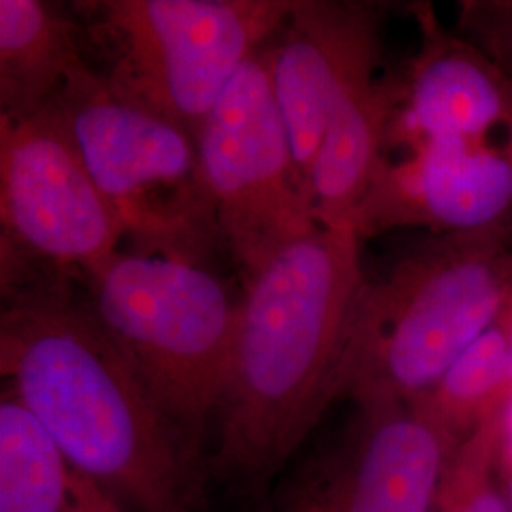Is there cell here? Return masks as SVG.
Returning a JSON list of instances; mask_svg holds the SVG:
<instances>
[{"instance_id":"6da1fadb","label":"cell","mask_w":512,"mask_h":512,"mask_svg":"<svg viewBox=\"0 0 512 512\" xmlns=\"http://www.w3.org/2000/svg\"><path fill=\"white\" fill-rule=\"evenodd\" d=\"M74 283L48 279L2 293L0 370L8 391L101 492L137 512H186V444Z\"/></svg>"},{"instance_id":"7a4b0ae2","label":"cell","mask_w":512,"mask_h":512,"mask_svg":"<svg viewBox=\"0 0 512 512\" xmlns=\"http://www.w3.org/2000/svg\"><path fill=\"white\" fill-rule=\"evenodd\" d=\"M359 236L319 226L247 275L219 408L220 463L266 476L346 391L365 277Z\"/></svg>"},{"instance_id":"3957f363","label":"cell","mask_w":512,"mask_h":512,"mask_svg":"<svg viewBox=\"0 0 512 512\" xmlns=\"http://www.w3.org/2000/svg\"><path fill=\"white\" fill-rule=\"evenodd\" d=\"M511 296L505 236H440L421 245L382 281H365L346 391L365 410L414 406L495 325Z\"/></svg>"},{"instance_id":"277c9868","label":"cell","mask_w":512,"mask_h":512,"mask_svg":"<svg viewBox=\"0 0 512 512\" xmlns=\"http://www.w3.org/2000/svg\"><path fill=\"white\" fill-rule=\"evenodd\" d=\"M93 313L188 446L219 414L238 302L203 264L120 251L84 279Z\"/></svg>"},{"instance_id":"5b68a950","label":"cell","mask_w":512,"mask_h":512,"mask_svg":"<svg viewBox=\"0 0 512 512\" xmlns=\"http://www.w3.org/2000/svg\"><path fill=\"white\" fill-rule=\"evenodd\" d=\"M294 0L76 2L110 90L194 139L239 69L279 33Z\"/></svg>"},{"instance_id":"8992f818","label":"cell","mask_w":512,"mask_h":512,"mask_svg":"<svg viewBox=\"0 0 512 512\" xmlns=\"http://www.w3.org/2000/svg\"><path fill=\"white\" fill-rule=\"evenodd\" d=\"M52 110L131 249L203 264L224 243L196 139L112 92L88 61Z\"/></svg>"},{"instance_id":"52a82bcc","label":"cell","mask_w":512,"mask_h":512,"mask_svg":"<svg viewBox=\"0 0 512 512\" xmlns=\"http://www.w3.org/2000/svg\"><path fill=\"white\" fill-rule=\"evenodd\" d=\"M2 293L97 274L124 241L109 203L52 110L0 118Z\"/></svg>"},{"instance_id":"ba28073f","label":"cell","mask_w":512,"mask_h":512,"mask_svg":"<svg viewBox=\"0 0 512 512\" xmlns=\"http://www.w3.org/2000/svg\"><path fill=\"white\" fill-rule=\"evenodd\" d=\"M196 145L222 238L247 275L321 226L275 101L268 48L226 86Z\"/></svg>"},{"instance_id":"9c48e42d","label":"cell","mask_w":512,"mask_h":512,"mask_svg":"<svg viewBox=\"0 0 512 512\" xmlns=\"http://www.w3.org/2000/svg\"><path fill=\"white\" fill-rule=\"evenodd\" d=\"M397 226H431L442 236H507L512 226V128L450 135L385 160L355 217L368 238Z\"/></svg>"},{"instance_id":"30bf717a","label":"cell","mask_w":512,"mask_h":512,"mask_svg":"<svg viewBox=\"0 0 512 512\" xmlns=\"http://www.w3.org/2000/svg\"><path fill=\"white\" fill-rule=\"evenodd\" d=\"M382 14L374 2L294 0L268 48L275 101L306 181L330 120L376 82Z\"/></svg>"},{"instance_id":"8fae6325","label":"cell","mask_w":512,"mask_h":512,"mask_svg":"<svg viewBox=\"0 0 512 512\" xmlns=\"http://www.w3.org/2000/svg\"><path fill=\"white\" fill-rule=\"evenodd\" d=\"M421 23L425 40L420 55L403 82L393 84L387 147L512 128L511 74L465 38L444 35L433 18H421Z\"/></svg>"},{"instance_id":"7c38bea8","label":"cell","mask_w":512,"mask_h":512,"mask_svg":"<svg viewBox=\"0 0 512 512\" xmlns=\"http://www.w3.org/2000/svg\"><path fill=\"white\" fill-rule=\"evenodd\" d=\"M348 469L302 512H433L448 439L412 406L365 410Z\"/></svg>"},{"instance_id":"4fadbf2b","label":"cell","mask_w":512,"mask_h":512,"mask_svg":"<svg viewBox=\"0 0 512 512\" xmlns=\"http://www.w3.org/2000/svg\"><path fill=\"white\" fill-rule=\"evenodd\" d=\"M393 84L374 82L330 120L311 164V202L321 226L355 232V217L385 164Z\"/></svg>"},{"instance_id":"5bb4252c","label":"cell","mask_w":512,"mask_h":512,"mask_svg":"<svg viewBox=\"0 0 512 512\" xmlns=\"http://www.w3.org/2000/svg\"><path fill=\"white\" fill-rule=\"evenodd\" d=\"M86 63L80 29L55 4L0 0V118L46 109Z\"/></svg>"},{"instance_id":"9a60e30c","label":"cell","mask_w":512,"mask_h":512,"mask_svg":"<svg viewBox=\"0 0 512 512\" xmlns=\"http://www.w3.org/2000/svg\"><path fill=\"white\" fill-rule=\"evenodd\" d=\"M92 484L76 473L52 435L4 389L0 401V512H109L101 505L74 509Z\"/></svg>"},{"instance_id":"2e32d148","label":"cell","mask_w":512,"mask_h":512,"mask_svg":"<svg viewBox=\"0 0 512 512\" xmlns=\"http://www.w3.org/2000/svg\"><path fill=\"white\" fill-rule=\"evenodd\" d=\"M511 397L509 338L503 310L495 325L480 334L435 389L412 408L433 421L448 439L469 423L495 420Z\"/></svg>"},{"instance_id":"e0dca14e","label":"cell","mask_w":512,"mask_h":512,"mask_svg":"<svg viewBox=\"0 0 512 512\" xmlns=\"http://www.w3.org/2000/svg\"><path fill=\"white\" fill-rule=\"evenodd\" d=\"M459 27L467 42L512 76V0L461 2Z\"/></svg>"},{"instance_id":"ac0fdd59","label":"cell","mask_w":512,"mask_h":512,"mask_svg":"<svg viewBox=\"0 0 512 512\" xmlns=\"http://www.w3.org/2000/svg\"><path fill=\"white\" fill-rule=\"evenodd\" d=\"M439 512H512L511 503L497 494L494 490L482 488L476 494L469 495L467 499L452 501L448 507Z\"/></svg>"},{"instance_id":"d6986e66","label":"cell","mask_w":512,"mask_h":512,"mask_svg":"<svg viewBox=\"0 0 512 512\" xmlns=\"http://www.w3.org/2000/svg\"><path fill=\"white\" fill-rule=\"evenodd\" d=\"M499 433L503 435L505 450L512 461V397L509 403L505 404L501 416H499Z\"/></svg>"},{"instance_id":"ffe728a7","label":"cell","mask_w":512,"mask_h":512,"mask_svg":"<svg viewBox=\"0 0 512 512\" xmlns=\"http://www.w3.org/2000/svg\"><path fill=\"white\" fill-rule=\"evenodd\" d=\"M505 321H507V338H509V384L512 391V296L505 308Z\"/></svg>"},{"instance_id":"44dd1931","label":"cell","mask_w":512,"mask_h":512,"mask_svg":"<svg viewBox=\"0 0 512 512\" xmlns=\"http://www.w3.org/2000/svg\"><path fill=\"white\" fill-rule=\"evenodd\" d=\"M509 490H511V503H512V480H511V484H509Z\"/></svg>"}]
</instances>
